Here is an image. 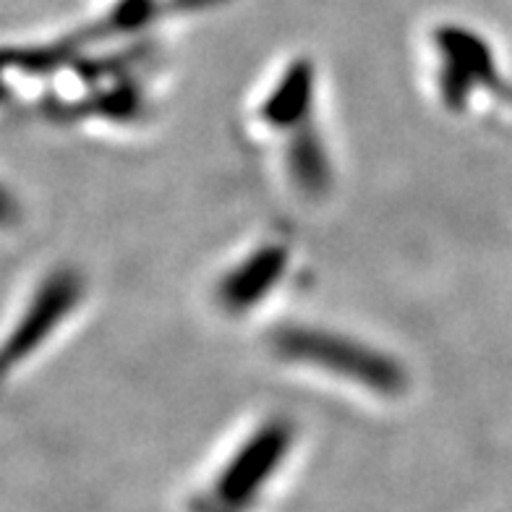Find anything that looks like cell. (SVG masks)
<instances>
[{
	"label": "cell",
	"mask_w": 512,
	"mask_h": 512,
	"mask_svg": "<svg viewBox=\"0 0 512 512\" xmlns=\"http://www.w3.org/2000/svg\"><path fill=\"white\" fill-rule=\"evenodd\" d=\"M272 351L285 364L317 371L322 377L351 384L356 390L377 398H398L405 392V371L398 361L361 343L356 337L340 335L319 327H285L272 340Z\"/></svg>",
	"instance_id": "6da1fadb"
},
{
	"label": "cell",
	"mask_w": 512,
	"mask_h": 512,
	"mask_svg": "<svg viewBox=\"0 0 512 512\" xmlns=\"http://www.w3.org/2000/svg\"><path fill=\"white\" fill-rule=\"evenodd\" d=\"M285 264H288V249L280 243H267L259 246L251 254H246L236 267L225 270V275L217 283V304L230 314L254 309L262 304L264 293L275 290L280 283Z\"/></svg>",
	"instance_id": "7a4b0ae2"
}]
</instances>
